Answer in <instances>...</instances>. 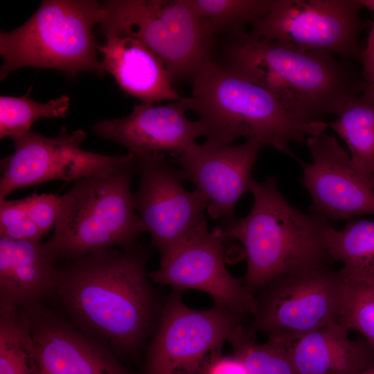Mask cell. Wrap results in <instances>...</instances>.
Returning a JSON list of instances; mask_svg holds the SVG:
<instances>
[{
	"instance_id": "cell-1",
	"label": "cell",
	"mask_w": 374,
	"mask_h": 374,
	"mask_svg": "<svg viewBox=\"0 0 374 374\" xmlns=\"http://www.w3.org/2000/svg\"><path fill=\"white\" fill-rule=\"evenodd\" d=\"M150 255L138 243L94 252L57 268L53 297L69 321L119 359L141 351L160 315L162 305L147 272Z\"/></svg>"
},
{
	"instance_id": "cell-2",
	"label": "cell",
	"mask_w": 374,
	"mask_h": 374,
	"mask_svg": "<svg viewBox=\"0 0 374 374\" xmlns=\"http://www.w3.org/2000/svg\"><path fill=\"white\" fill-rule=\"evenodd\" d=\"M224 66L268 90L303 124L326 122L363 89L362 75L331 53L285 41H264L242 32L228 47Z\"/></svg>"
},
{
	"instance_id": "cell-3",
	"label": "cell",
	"mask_w": 374,
	"mask_h": 374,
	"mask_svg": "<svg viewBox=\"0 0 374 374\" xmlns=\"http://www.w3.org/2000/svg\"><path fill=\"white\" fill-rule=\"evenodd\" d=\"M177 102L197 114L205 143L212 145L244 138L295 157L291 142L305 141L328 127L327 122L296 121L268 90L212 60L193 78L190 96Z\"/></svg>"
},
{
	"instance_id": "cell-4",
	"label": "cell",
	"mask_w": 374,
	"mask_h": 374,
	"mask_svg": "<svg viewBox=\"0 0 374 374\" xmlns=\"http://www.w3.org/2000/svg\"><path fill=\"white\" fill-rule=\"evenodd\" d=\"M250 213L224 229L225 239L239 241L247 270L243 283L255 294L274 278L285 273L332 265L323 233L328 220L293 207L280 193L276 177L255 180Z\"/></svg>"
},
{
	"instance_id": "cell-5",
	"label": "cell",
	"mask_w": 374,
	"mask_h": 374,
	"mask_svg": "<svg viewBox=\"0 0 374 374\" xmlns=\"http://www.w3.org/2000/svg\"><path fill=\"white\" fill-rule=\"evenodd\" d=\"M136 171L135 157L111 174L74 181L61 196L53 235L43 242L52 263L138 244V236L143 231L131 192Z\"/></svg>"
},
{
	"instance_id": "cell-6",
	"label": "cell",
	"mask_w": 374,
	"mask_h": 374,
	"mask_svg": "<svg viewBox=\"0 0 374 374\" xmlns=\"http://www.w3.org/2000/svg\"><path fill=\"white\" fill-rule=\"evenodd\" d=\"M102 18V3L97 1H43L23 25L0 32V80L27 66L57 69L71 76L81 71L104 75L93 34Z\"/></svg>"
},
{
	"instance_id": "cell-7",
	"label": "cell",
	"mask_w": 374,
	"mask_h": 374,
	"mask_svg": "<svg viewBox=\"0 0 374 374\" xmlns=\"http://www.w3.org/2000/svg\"><path fill=\"white\" fill-rule=\"evenodd\" d=\"M102 8L103 36L139 39L163 62L173 83L192 80L211 60L213 36L186 0H109Z\"/></svg>"
},
{
	"instance_id": "cell-8",
	"label": "cell",
	"mask_w": 374,
	"mask_h": 374,
	"mask_svg": "<svg viewBox=\"0 0 374 374\" xmlns=\"http://www.w3.org/2000/svg\"><path fill=\"white\" fill-rule=\"evenodd\" d=\"M340 285L332 265L280 274L257 292L256 308L244 329L287 341L338 322Z\"/></svg>"
},
{
	"instance_id": "cell-9",
	"label": "cell",
	"mask_w": 374,
	"mask_h": 374,
	"mask_svg": "<svg viewBox=\"0 0 374 374\" xmlns=\"http://www.w3.org/2000/svg\"><path fill=\"white\" fill-rule=\"evenodd\" d=\"M181 293L173 291L162 305L147 346L143 374H198L242 325L241 317L222 306L188 307Z\"/></svg>"
},
{
	"instance_id": "cell-10",
	"label": "cell",
	"mask_w": 374,
	"mask_h": 374,
	"mask_svg": "<svg viewBox=\"0 0 374 374\" xmlns=\"http://www.w3.org/2000/svg\"><path fill=\"white\" fill-rule=\"evenodd\" d=\"M363 8L359 0H274L248 34L329 53L344 60L360 58L358 38L368 26L360 17Z\"/></svg>"
},
{
	"instance_id": "cell-11",
	"label": "cell",
	"mask_w": 374,
	"mask_h": 374,
	"mask_svg": "<svg viewBox=\"0 0 374 374\" xmlns=\"http://www.w3.org/2000/svg\"><path fill=\"white\" fill-rule=\"evenodd\" d=\"M134 156L139 179L134 206L142 231L150 234L159 254L207 229L208 201L197 189L184 188L183 171L161 152Z\"/></svg>"
},
{
	"instance_id": "cell-12",
	"label": "cell",
	"mask_w": 374,
	"mask_h": 374,
	"mask_svg": "<svg viewBox=\"0 0 374 374\" xmlns=\"http://www.w3.org/2000/svg\"><path fill=\"white\" fill-rule=\"evenodd\" d=\"M87 133L77 130L48 137L29 132L14 141L13 152L1 160L0 199L12 192L50 181H77L111 174L134 160L128 152L107 156L82 150Z\"/></svg>"
},
{
	"instance_id": "cell-13",
	"label": "cell",
	"mask_w": 374,
	"mask_h": 374,
	"mask_svg": "<svg viewBox=\"0 0 374 374\" xmlns=\"http://www.w3.org/2000/svg\"><path fill=\"white\" fill-rule=\"evenodd\" d=\"M224 229L216 226L196 234L160 255L157 269L149 272L150 280L182 292H204L222 306L242 317L253 315L256 297L242 279L227 269L223 253Z\"/></svg>"
},
{
	"instance_id": "cell-14",
	"label": "cell",
	"mask_w": 374,
	"mask_h": 374,
	"mask_svg": "<svg viewBox=\"0 0 374 374\" xmlns=\"http://www.w3.org/2000/svg\"><path fill=\"white\" fill-rule=\"evenodd\" d=\"M312 162L300 160L303 186L308 191L310 213L327 220H350L374 215V188L353 167L349 152L325 132L306 139Z\"/></svg>"
},
{
	"instance_id": "cell-15",
	"label": "cell",
	"mask_w": 374,
	"mask_h": 374,
	"mask_svg": "<svg viewBox=\"0 0 374 374\" xmlns=\"http://www.w3.org/2000/svg\"><path fill=\"white\" fill-rule=\"evenodd\" d=\"M260 148L251 141L240 145L195 143L172 163L204 196L209 216L222 220L225 229L237 221L236 204L255 181L252 170Z\"/></svg>"
},
{
	"instance_id": "cell-16",
	"label": "cell",
	"mask_w": 374,
	"mask_h": 374,
	"mask_svg": "<svg viewBox=\"0 0 374 374\" xmlns=\"http://www.w3.org/2000/svg\"><path fill=\"white\" fill-rule=\"evenodd\" d=\"M42 372L131 374L106 345L43 304L19 310Z\"/></svg>"
},
{
	"instance_id": "cell-17",
	"label": "cell",
	"mask_w": 374,
	"mask_h": 374,
	"mask_svg": "<svg viewBox=\"0 0 374 374\" xmlns=\"http://www.w3.org/2000/svg\"><path fill=\"white\" fill-rule=\"evenodd\" d=\"M91 130L123 145L134 155L161 152L172 158L181 155L204 135L200 121L190 120L177 100L158 106L141 103L127 116L98 121Z\"/></svg>"
},
{
	"instance_id": "cell-18",
	"label": "cell",
	"mask_w": 374,
	"mask_h": 374,
	"mask_svg": "<svg viewBox=\"0 0 374 374\" xmlns=\"http://www.w3.org/2000/svg\"><path fill=\"white\" fill-rule=\"evenodd\" d=\"M105 38L97 47L104 72L110 73L124 92L147 104L181 98L163 62L142 42L125 35Z\"/></svg>"
},
{
	"instance_id": "cell-19",
	"label": "cell",
	"mask_w": 374,
	"mask_h": 374,
	"mask_svg": "<svg viewBox=\"0 0 374 374\" xmlns=\"http://www.w3.org/2000/svg\"><path fill=\"white\" fill-rule=\"evenodd\" d=\"M57 268L43 242L0 237V310H21L53 297Z\"/></svg>"
},
{
	"instance_id": "cell-20",
	"label": "cell",
	"mask_w": 374,
	"mask_h": 374,
	"mask_svg": "<svg viewBox=\"0 0 374 374\" xmlns=\"http://www.w3.org/2000/svg\"><path fill=\"white\" fill-rule=\"evenodd\" d=\"M348 331L334 322L280 341L298 374H357L374 368V348L362 336L351 339Z\"/></svg>"
},
{
	"instance_id": "cell-21",
	"label": "cell",
	"mask_w": 374,
	"mask_h": 374,
	"mask_svg": "<svg viewBox=\"0 0 374 374\" xmlns=\"http://www.w3.org/2000/svg\"><path fill=\"white\" fill-rule=\"evenodd\" d=\"M328 127L345 141L355 169L369 179L374 174V97L363 91L351 97Z\"/></svg>"
},
{
	"instance_id": "cell-22",
	"label": "cell",
	"mask_w": 374,
	"mask_h": 374,
	"mask_svg": "<svg viewBox=\"0 0 374 374\" xmlns=\"http://www.w3.org/2000/svg\"><path fill=\"white\" fill-rule=\"evenodd\" d=\"M323 241L332 261L343 262L342 276L374 280V221L352 219L341 230L329 222Z\"/></svg>"
},
{
	"instance_id": "cell-23",
	"label": "cell",
	"mask_w": 374,
	"mask_h": 374,
	"mask_svg": "<svg viewBox=\"0 0 374 374\" xmlns=\"http://www.w3.org/2000/svg\"><path fill=\"white\" fill-rule=\"evenodd\" d=\"M0 374H42L19 310H0Z\"/></svg>"
},
{
	"instance_id": "cell-24",
	"label": "cell",
	"mask_w": 374,
	"mask_h": 374,
	"mask_svg": "<svg viewBox=\"0 0 374 374\" xmlns=\"http://www.w3.org/2000/svg\"><path fill=\"white\" fill-rule=\"evenodd\" d=\"M214 37L222 30L241 33L269 10L274 0H186Z\"/></svg>"
},
{
	"instance_id": "cell-25",
	"label": "cell",
	"mask_w": 374,
	"mask_h": 374,
	"mask_svg": "<svg viewBox=\"0 0 374 374\" xmlns=\"http://www.w3.org/2000/svg\"><path fill=\"white\" fill-rule=\"evenodd\" d=\"M26 95L21 97L0 96V138L14 141L30 132L33 123L42 118L66 116L70 99L62 95L46 103L35 102Z\"/></svg>"
},
{
	"instance_id": "cell-26",
	"label": "cell",
	"mask_w": 374,
	"mask_h": 374,
	"mask_svg": "<svg viewBox=\"0 0 374 374\" xmlns=\"http://www.w3.org/2000/svg\"><path fill=\"white\" fill-rule=\"evenodd\" d=\"M233 354L240 357L251 374H298L285 344L269 337L266 343L256 341L242 325L229 336Z\"/></svg>"
},
{
	"instance_id": "cell-27",
	"label": "cell",
	"mask_w": 374,
	"mask_h": 374,
	"mask_svg": "<svg viewBox=\"0 0 374 374\" xmlns=\"http://www.w3.org/2000/svg\"><path fill=\"white\" fill-rule=\"evenodd\" d=\"M340 276L341 307L338 322L348 330H354L360 333L374 348V280Z\"/></svg>"
},
{
	"instance_id": "cell-28",
	"label": "cell",
	"mask_w": 374,
	"mask_h": 374,
	"mask_svg": "<svg viewBox=\"0 0 374 374\" xmlns=\"http://www.w3.org/2000/svg\"><path fill=\"white\" fill-rule=\"evenodd\" d=\"M28 197V217L45 234L55 225L60 211L61 197L53 193H34Z\"/></svg>"
},
{
	"instance_id": "cell-29",
	"label": "cell",
	"mask_w": 374,
	"mask_h": 374,
	"mask_svg": "<svg viewBox=\"0 0 374 374\" xmlns=\"http://www.w3.org/2000/svg\"><path fill=\"white\" fill-rule=\"evenodd\" d=\"M198 374H251L238 356L224 355L222 351L210 356L201 367Z\"/></svg>"
},
{
	"instance_id": "cell-30",
	"label": "cell",
	"mask_w": 374,
	"mask_h": 374,
	"mask_svg": "<svg viewBox=\"0 0 374 374\" xmlns=\"http://www.w3.org/2000/svg\"><path fill=\"white\" fill-rule=\"evenodd\" d=\"M29 197L17 200L0 199V229L28 217Z\"/></svg>"
},
{
	"instance_id": "cell-31",
	"label": "cell",
	"mask_w": 374,
	"mask_h": 374,
	"mask_svg": "<svg viewBox=\"0 0 374 374\" xmlns=\"http://www.w3.org/2000/svg\"><path fill=\"white\" fill-rule=\"evenodd\" d=\"M43 233L28 217L15 224L0 229V237L15 240L39 241Z\"/></svg>"
},
{
	"instance_id": "cell-32",
	"label": "cell",
	"mask_w": 374,
	"mask_h": 374,
	"mask_svg": "<svg viewBox=\"0 0 374 374\" xmlns=\"http://www.w3.org/2000/svg\"><path fill=\"white\" fill-rule=\"evenodd\" d=\"M360 60L362 64V77L365 82L374 83V23L371 25L366 44L362 50Z\"/></svg>"
},
{
	"instance_id": "cell-33",
	"label": "cell",
	"mask_w": 374,
	"mask_h": 374,
	"mask_svg": "<svg viewBox=\"0 0 374 374\" xmlns=\"http://www.w3.org/2000/svg\"><path fill=\"white\" fill-rule=\"evenodd\" d=\"M362 91L374 97V83H370L364 80Z\"/></svg>"
},
{
	"instance_id": "cell-34",
	"label": "cell",
	"mask_w": 374,
	"mask_h": 374,
	"mask_svg": "<svg viewBox=\"0 0 374 374\" xmlns=\"http://www.w3.org/2000/svg\"><path fill=\"white\" fill-rule=\"evenodd\" d=\"M364 8H366L368 10L374 12V0H359Z\"/></svg>"
},
{
	"instance_id": "cell-35",
	"label": "cell",
	"mask_w": 374,
	"mask_h": 374,
	"mask_svg": "<svg viewBox=\"0 0 374 374\" xmlns=\"http://www.w3.org/2000/svg\"><path fill=\"white\" fill-rule=\"evenodd\" d=\"M357 374H374V368H371V369H369V370H367V371H363Z\"/></svg>"
},
{
	"instance_id": "cell-36",
	"label": "cell",
	"mask_w": 374,
	"mask_h": 374,
	"mask_svg": "<svg viewBox=\"0 0 374 374\" xmlns=\"http://www.w3.org/2000/svg\"><path fill=\"white\" fill-rule=\"evenodd\" d=\"M372 186L374 188V174L369 179Z\"/></svg>"
},
{
	"instance_id": "cell-37",
	"label": "cell",
	"mask_w": 374,
	"mask_h": 374,
	"mask_svg": "<svg viewBox=\"0 0 374 374\" xmlns=\"http://www.w3.org/2000/svg\"><path fill=\"white\" fill-rule=\"evenodd\" d=\"M42 374H46V373H45L42 372Z\"/></svg>"
}]
</instances>
